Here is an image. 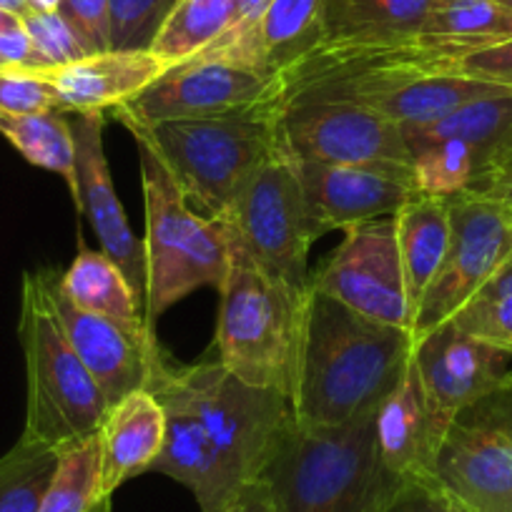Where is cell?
Here are the masks:
<instances>
[{
  "mask_svg": "<svg viewBox=\"0 0 512 512\" xmlns=\"http://www.w3.org/2000/svg\"><path fill=\"white\" fill-rule=\"evenodd\" d=\"M146 387L166 415L164 447L149 472L189 487L201 512L229 510L292 422L282 392L241 382L219 359L179 367L156 347Z\"/></svg>",
  "mask_w": 512,
  "mask_h": 512,
  "instance_id": "cell-1",
  "label": "cell"
},
{
  "mask_svg": "<svg viewBox=\"0 0 512 512\" xmlns=\"http://www.w3.org/2000/svg\"><path fill=\"white\" fill-rule=\"evenodd\" d=\"M415 334L309 289L289 405L302 427H339L382 405L410 364Z\"/></svg>",
  "mask_w": 512,
  "mask_h": 512,
  "instance_id": "cell-2",
  "label": "cell"
},
{
  "mask_svg": "<svg viewBox=\"0 0 512 512\" xmlns=\"http://www.w3.org/2000/svg\"><path fill=\"white\" fill-rule=\"evenodd\" d=\"M377 410L339 427H302L292 417L259 475L272 512L382 510L402 480L379 455Z\"/></svg>",
  "mask_w": 512,
  "mask_h": 512,
  "instance_id": "cell-3",
  "label": "cell"
},
{
  "mask_svg": "<svg viewBox=\"0 0 512 512\" xmlns=\"http://www.w3.org/2000/svg\"><path fill=\"white\" fill-rule=\"evenodd\" d=\"M277 118L272 101L224 116L123 126L156 151L186 199L196 201L206 216H221L251 176L282 151Z\"/></svg>",
  "mask_w": 512,
  "mask_h": 512,
  "instance_id": "cell-4",
  "label": "cell"
},
{
  "mask_svg": "<svg viewBox=\"0 0 512 512\" xmlns=\"http://www.w3.org/2000/svg\"><path fill=\"white\" fill-rule=\"evenodd\" d=\"M146 201V324L201 287L221 289L231 264V229L224 216H201L161 164L134 136Z\"/></svg>",
  "mask_w": 512,
  "mask_h": 512,
  "instance_id": "cell-5",
  "label": "cell"
},
{
  "mask_svg": "<svg viewBox=\"0 0 512 512\" xmlns=\"http://www.w3.org/2000/svg\"><path fill=\"white\" fill-rule=\"evenodd\" d=\"M18 334L28 377L23 435L58 450L96 435L111 405L81 357L73 352L53 312L43 269L23 277Z\"/></svg>",
  "mask_w": 512,
  "mask_h": 512,
  "instance_id": "cell-6",
  "label": "cell"
},
{
  "mask_svg": "<svg viewBox=\"0 0 512 512\" xmlns=\"http://www.w3.org/2000/svg\"><path fill=\"white\" fill-rule=\"evenodd\" d=\"M219 294V362L241 382L277 390L289 400L309 292L269 277L231 234V264Z\"/></svg>",
  "mask_w": 512,
  "mask_h": 512,
  "instance_id": "cell-7",
  "label": "cell"
},
{
  "mask_svg": "<svg viewBox=\"0 0 512 512\" xmlns=\"http://www.w3.org/2000/svg\"><path fill=\"white\" fill-rule=\"evenodd\" d=\"M221 216L241 249L269 277L297 292L312 289L307 256L322 234L314 226L297 171L284 151L251 176Z\"/></svg>",
  "mask_w": 512,
  "mask_h": 512,
  "instance_id": "cell-8",
  "label": "cell"
},
{
  "mask_svg": "<svg viewBox=\"0 0 512 512\" xmlns=\"http://www.w3.org/2000/svg\"><path fill=\"white\" fill-rule=\"evenodd\" d=\"M432 475L465 512H512V369L452 422Z\"/></svg>",
  "mask_w": 512,
  "mask_h": 512,
  "instance_id": "cell-9",
  "label": "cell"
},
{
  "mask_svg": "<svg viewBox=\"0 0 512 512\" xmlns=\"http://www.w3.org/2000/svg\"><path fill=\"white\" fill-rule=\"evenodd\" d=\"M450 241L412 322L420 337L450 322L462 304L512 256V209L500 196L462 191L447 196Z\"/></svg>",
  "mask_w": 512,
  "mask_h": 512,
  "instance_id": "cell-10",
  "label": "cell"
},
{
  "mask_svg": "<svg viewBox=\"0 0 512 512\" xmlns=\"http://www.w3.org/2000/svg\"><path fill=\"white\" fill-rule=\"evenodd\" d=\"M277 131L289 159L369 166L415 181L400 123L357 103H289L279 108Z\"/></svg>",
  "mask_w": 512,
  "mask_h": 512,
  "instance_id": "cell-11",
  "label": "cell"
},
{
  "mask_svg": "<svg viewBox=\"0 0 512 512\" xmlns=\"http://www.w3.org/2000/svg\"><path fill=\"white\" fill-rule=\"evenodd\" d=\"M277 103V81L226 58L199 56L176 63L146 91L113 108L121 123L179 121V118H209L246 108Z\"/></svg>",
  "mask_w": 512,
  "mask_h": 512,
  "instance_id": "cell-12",
  "label": "cell"
},
{
  "mask_svg": "<svg viewBox=\"0 0 512 512\" xmlns=\"http://www.w3.org/2000/svg\"><path fill=\"white\" fill-rule=\"evenodd\" d=\"M312 287L374 322L412 332V307L402 272L395 216L344 231L332 259L312 277Z\"/></svg>",
  "mask_w": 512,
  "mask_h": 512,
  "instance_id": "cell-13",
  "label": "cell"
},
{
  "mask_svg": "<svg viewBox=\"0 0 512 512\" xmlns=\"http://www.w3.org/2000/svg\"><path fill=\"white\" fill-rule=\"evenodd\" d=\"M412 364L425 392L432 425L445 440L452 422L467 407L500 387L512 369V354L445 322L415 337Z\"/></svg>",
  "mask_w": 512,
  "mask_h": 512,
  "instance_id": "cell-14",
  "label": "cell"
},
{
  "mask_svg": "<svg viewBox=\"0 0 512 512\" xmlns=\"http://www.w3.org/2000/svg\"><path fill=\"white\" fill-rule=\"evenodd\" d=\"M71 116L73 146H76V204L86 214L98 236L103 254L121 267L141 302H146V249L128 226L126 211L113 189L111 169L103 151V123L106 113H68Z\"/></svg>",
  "mask_w": 512,
  "mask_h": 512,
  "instance_id": "cell-15",
  "label": "cell"
},
{
  "mask_svg": "<svg viewBox=\"0 0 512 512\" xmlns=\"http://www.w3.org/2000/svg\"><path fill=\"white\" fill-rule=\"evenodd\" d=\"M309 214L319 234L347 231L367 221L395 216L420 191L415 181L369 166L319 164L292 159Z\"/></svg>",
  "mask_w": 512,
  "mask_h": 512,
  "instance_id": "cell-16",
  "label": "cell"
},
{
  "mask_svg": "<svg viewBox=\"0 0 512 512\" xmlns=\"http://www.w3.org/2000/svg\"><path fill=\"white\" fill-rule=\"evenodd\" d=\"M46 274L48 297H51L53 312L71 342L73 352L81 357L91 377L106 395L108 405H116L131 392L141 390L149 382L151 354L159 347V342L141 344L131 334L123 332L118 324L98 317V314L83 312L76 304L68 302L61 292L58 274L51 269H43Z\"/></svg>",
  "mask_w": 512,
  "mask_h": 512,
  "instance_id": "cell-17",
  "label": "cell"
},
{
  "mask_svg": "<svg viewBox=\"0 0 512 512\" xmlns=\"http://www.w3.org/2000/svg\"><path fill=\"white\" fill-rule=\"evenodd\" d=\"M322 13L324 0H267L259 16L231 26L201 53L226 58L277 81L279 73L322 43Z\"/></svg>",
  "mask_w": 512,
  "mask_h": 512,
  "instance_id": "cell-18",
  "label": "cell"
},
{
  "mask_svg": "<svg viewBox=\"0 0 512 512\" xmlns=\"http://www.w3.org/2000/svg\"><path fill=\"white\" fill-rule=\"evenodd\" d=\"M169 68L151 51H106L41 73L56 88L63 113H106L139 96Z\"/></svg>",
  "mask_w": 512,
  "mask_h": 512,
  "instance_id": "cell-19",
  "label": "cell"
},
{
  "mask_svg": "<svg viewBox=\"0 0 512 512\" xmlns=\"http://www.w3.org/2000/svg\"><path fill=\"white\" fill-rule=\"evenodd\" d=\"M377 445L387 470L400 480H435L442 435L432 425L415 364H407L395 390L377 410Z\"/></svg>",
  "mask_w": 512,
  "mask_h": 512,
  "instance_id": "cell-20",
  "label": "cell"
},
{
  "mask_svg": "<svg viewBox=\"0 0 512 512\" xmlns=\"http://www.w3.org/2000/svg\"><path fill=\"white\" fill-rule=\"evenodd\" d=\"M164 437V407L149 387H141L116 402L98 430L103 492L113 497L123 482L149 472L161 455Z\"/></svg>",
  "mask_w": 512,
  "mask_h": 512,
  "instance_id": "cell-21",
  "label": "cell"
},
{
  "mask_svg": "<svg viewBox=\"0 0 512 512\" xmlns=\"http://www.w3.org/2000/svg\"><path fill=\"white\" fill-rule=\"evenodd\" d=\"M58 284L68 302L83 312L98 314L118 324L136 342L151 344L156 339L146 324V314L141 312L139 294L134 292L121 267L111 262L103 251L88 249L83 239H78V254L71 267L58 274Z\"/></svg>",
  "mask_w": 512,
  "mask_h": 512,
  "instance_id": "cell-22",
  "label": "cell"
},
{
  "mask_svg": "<svg viewBox=\"0 0 512 512\" xmlns=\"http://www.w3.org/2000/svg\"><path fill=\"white\" fill-rule=\"evenodd\" d=\"M407 151L417 154L425 146L442 139H460L475 146L487 161H490V174L500 164L502 154L512 141V93L497 91L490 96L475 98L435 121L407 123L402 126ZM487 174V176H490Z\"/></svg>",
  "mask_w": 512,
  "mask_h": 512,
  "instance_id": "cell-23",
  "label": "cell"
},
{
  "mask_svg": "<svg viewBox=\"0 0 512 512\" xmlns=\"http://www.w3.org/2000/svg\"><path fill=\"white\" fill-rule=\"evenodd\" d=\"M402 272L412 307V322L432 279L440 272L450 241V206L440 196L417 194L395 214Z\"/></svg>",
  "mask_w": 512,
  "mask_h": 512,
  "instance_id": "cell-24",
  "label": "cell"
},
{
  "mask_svg": "<svg viewBox=\"0 0 512 512\" xmlns=\"http://www.w3.org/2000/svg\"><path fill=\"white\" fill-rule=\"evenodd\" d=\"M442 0H324L322 41L387 43L422 33Z\"/></svg>",
  "mask_w": 512,
  "mask_h": 512,
  "instance_id": "cell-25",
  "label": "cell"
},
{
  "mask_svg": "<svg viewBox=\"0 0 512 512\" xmlns=\"http://www.w3.org/2000/svg\"><path fill=\"white\" fill-rule=\"evenodd\" d=\"M0 136H6L28 164L61 176L76 196V146L68 113L0 111Z\"/></svg>",
  "mask_w": 512,
  "mask_h": 512,
  "instance_id": "cell-26",
  "label": "cell"
},
{
  "mask_svg": "<svg viewBox=\"0 0 512 512\" xmlns=\"http://www.w3.org/2000/svg\"><path fill=\"white\" fill-rule=\"evenodd\" d=\"M239 18L236 0H179L149 51L176 66L214 46Z\"/></svg>",
  "mask_w": 512,
  "mask_h": 512,
  "instance_id": "cell-27",
  "label": "cell"
},
{
  "mask_svg": "<svg viewBox=\"0 0 512 512\" xmlns=\"http://www.w3.org/2000/svg\"><path fill=\"white\" fill-rule=\"evenodd\" d=\"M420 36L472 53L512 38V11L495 0H442L427 16Z\"/></svg>",
  "mask_w": 512,
  "mask_h": 512,
  "instance_id": "cell-28",
  "label": "cell"
},
{
  "mask_svg": "<svg viewBox=\"0 0 512 512\" xmlns=\"http://www.w3.org/2000/svg\"><path fill=\"white\" fill-rule=\"evenodd\" d=\"M58 447L21 440L0 457V512H38L61 462Z\"/></svg>",
  "mask_w": 512,
  "mask_h": 512,
  "instance_id": "cell-29",
  "label": "cell"
},
{
  "mask_svg": "<svg viewBox=\"0 0 512 512\" xmlns=\"http://www.w3.org/2000/svg\"><path fill=\"white\" fill-rule=\"evenodd\" d=\"M38 512H111V497L101 485L98 432L61 452L56 477Z\"/></svg>",
  "mask_w": 512,
  "mask_h": 512,
  "instance_id": "cell-30",
  "label": "cell"
},
{
  "mask_svg": "<svg viewBox=\"0 0 512 512\" xmlns=\"http://www.w3.org/2000/svg\"><path fill=\"white\" fill-rule=\"evenodd\" d=\"M450 322L470 337L512 354V256Z\"/></svg>",
  "mask_w": 512,
  "mask_h": 512,
  "instance_id": "cell-31",
  "label": "cell"
},
{
  "mask_svg": "<svg viewBox=\"0 0 512 512\" xmlns=\"http://www.w3.org/2000/svg\"><path fill=\"white\" fill-rule=\"evenodd\" d=\"M179 0H108L111 51H149Z\"/></svg>",
  "mask_w": 512,
  "mask_h": 512,
  "instance_id": "cell-32",
  "label": "cell"
},
{
  "mask_svg": "<svg viewBox=\"0 0 512 512\" xmlns=\"http://www.w3.org/2000/svg\"><path fill=\"white\" fill-rule=\"evenodd\" d=\"M21 23L33 43L31 71L61 68L88 56L58 11H33L26 18H21Z\"/></svg>",
  "mask_w": 512,
  "mask_h": 512,
  "instance_id": "cell-33",
  "label": "cell"
},
{
  "mask_svg": "<svg viewBox=\"0 0 512 512\" xmlns=\"http://www.w3.org/2000/svg\"><path fill=\"white\" fill-rule=\"evenodd\" d=\"M0 111L11 113H63L56 88L41 71L0 68Z\"/></svg>",
  "mask_w": 512,
  "mask_h": 512,
  "instance_id": "cell-34",
  "label": "cell"
},
{
  "mask_svg": "<svg viewBox=\"0 0 512 512\" xmlns=\"http://www.w3.org/2000/svg\"><path fill=\"white\" fill-rule=\"evenodd\" d=\"M63 21L81 41L88 56L111 51V21H108V0H61L58 8Z\"/></svg>",
  "mask_w": 512,
  "mask_h": 512,
  "instance_id": "cell-35",
  "label": "cell"
},
{
  "mask_svg": "<svg viewBox=\"0 0 512 512\" xmlns=\"http://www.w3.org/2000/svg\"><path fill=\"white\" fill-rule=\"evenodd\" d=\"M379 512H465L435 480H402Z\"/></svg>",
  "mask_w": 512,
  "mask_h": 512,
  "instance_id": "cell-36",
  "label": "cell"
},
{
  "mask_svg": "<svg viewBox=\"0 0 512 512\" xmlns=\"http://www.w3.org/2000/svg\"><path fill=\"white\" fill-rule=\"evenodd\" d=\"M455 71L462 73V76L495 83V86L507 88L512 93V38L467 53L457 61Z\"/></svg>",
  "mask_w": 512,
  "mask_h": 512,
  "instance_id": "cell-37",
  "label": "cell"
},
{
  "mask_svg": "<svg viewBox=\"0 0 512 512\" xmlns=\"http://www.w3.org/2000/svg\"><path fill=\"white\" fill-rule=\"evenodd\" d=\"M0 63L6 68H33V43L23 23L0 31Z\"/></svg>",
  "mask_w": 512,
  "mask_h": 512,
  "instance_id": "cell-38",
  "label": "cell"
},
{
  "mask_svg": "<svg viewBox=\"0 0 512 512\" xmlns=\"http://www.w3.org/2000/svg\"><path fill=\"white\" fill-rule=\"evenodd\" d=\"M226 512H272V502H269V492L264 482H251Z\"/></svg>",
  "mask_w": 512,
  "mask_h": 512,
  "instance_id": "cell-39",
  "label": "cell"
},
{
  "mask_svg": "<svg viewBox=\"0 0 512 512\" xmlns=\"http://www.w3.org/2000/svg\"><path fill=\"white\" fill-rule=\"evenodd\" d=\"M510 176H512V141H510V146H507L505 154H502L500 164L495 166V171H492V174L487 176V179L482 181V184L477 186L475 191H480L482 186H487V184H490V181H495V179H510Z\"/></svg>",
  "mask_w": 512,
  "mask_h": 512,
  "instance_id": "cell-40",
  "label": "cell"
},
{
  "mask_svg": "<svg viewBox=\"0 0 512 512\" xmlns=\"http://www.w3.org/2000/svg\"><path fill=\"white\" fill-rule=\"evenodd\" d=\"M480 191H485V194H492V196H500V199L505 201V204L512 209V176H510V179L490 181V184L482 186Z\"/></svg>",
  "mask_w": 512,
  "mask_h": 512,
  "instance_id": "cell-41",
  "label": "cell"
},
{
  "mask_svg": "<svg viewBox=\"0 0 512 512\" xmlns=\"http://www.w3.org/2000/svg\"><path fill=\"white\" fill-rule=\"evenodd\" d=\"M264 3H267V0H236V8H239V18H236L234 26H239V23H249L251 18L259 16V11L264 8Z\"/></svg>",
  "mask_w": 512,
  "mask_h": 512,
  "instance_id": "cell-42",
  "label": "cell"
},
{
  "mask_svg": "<svg viewBox=\"0 0 512 512\" xmlns=\"http://www.w3.org/2000/svg\"><path fill=\"white\" fill-rule=\"evenodd\" d=\"M0 11H8L18 18H26L28 13L36 11L33 0H0Z\"/></svg>",
  "mask_w": 512,
  "mask_h": 512,
  "instance_id": "cell-43",
  "label": "cell"
},
{
  "mask_svg": "<svg viewBox=\"0 0 512 512\" xmlns=\"http://www.w3.org/2000/svg\"><path fill=\"white\" fill-rule=\"evenodd\" d=\"M18 23H21V18L8 11H0V31H8V28L18 26Z\"/></svg>",
  "mask_w": 512,
  "mask_h": 512,
  "instance_id": "cell-44",
  "label": "cell"
},
{
  "mask_svg": "<svg viewBox=\"0 0 512 512\" xmlns=\"http://www.w3.org/2000/svg\"><path fill=\"white\" fill-rule=\"evenodd\" d=\"M33 6H36V11H58L61 8V0H33Z\"/></svg>",
  "mask_w": 512,
  "mask_h": 512,
  "instance_id": "cell-45",
  "label": "cell"
},
{
  "mask_svg": "<svg viewBox=\"0 0 512 512\" xmlns=\"http://www.w3.org/2000/svg\"><path fill=\"white\" fill-rule=\"evenodd\" d=\"M495 3H500V6L510 8V11H512V0H495Z\"/></svg>",
  "mask_w": 512,
  "mask_h": 512,
  "instance_id": "cell-46",
  "label": "cell"
},
{
  "mask_svg": "<svg viewBox=\"0 0 512 512\" xmlns=\"http://www.w3.org/2000/svg\"><path fill=\"white\" fill-rule=\"evenodd\" d=\"M0 68H6V66H3V63H0Z\"/></svg>",
  "mask_w": 512,
  "mask_h": 512,
  "instance_id": "cell-47",
  "label": "cell"
}]
</instances>
